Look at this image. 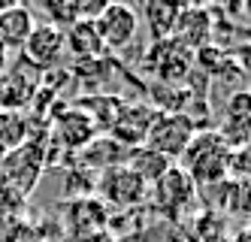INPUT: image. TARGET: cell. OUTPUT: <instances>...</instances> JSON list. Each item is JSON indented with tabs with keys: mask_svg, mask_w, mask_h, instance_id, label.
I'll use <instances>...</instances> for the list:
<instances>
[{
	"mask_svg": "<svg viewBox=\"0 0 251 242\" xmlns=\"http://www.w3.org/2000/svg\"><path fill=\"white\" fill-rule=\"evenodd\" d=\"M248 9H251V0H248Z\"/></svg>",
	"mask_w": 251,
	"mask_h": 242,
	"instance_id": "15",
	"label": "cell"
},
{
	"mask_svg": "<svg viewBox=\"0 0 251 242\" xmlns=\"http://www.w3.org/2000/svg\"><path fill=\"white\" fill-rule=\"evenodd\" d=\"M182 0H149L146 3V18L154 30V36H170L178 27L182 18Z\"/></svg>",
	"mask_w": 251,
	"mask_h": 242,
	"instance_id": "10",
	"label": "cell"
},
{
	"mask_svg": "<svg viewBox=\"0 0 251 242\" xmlns=\"http://www.w3.org/2000/svg\"><path fill=\"white\" fill-rule=\"evenodd\" d=\"M197 136V127L188 115L182 112H167V115H154L149 134H146V142L151 152L164 155L170 161H178L185 155V148L191 145V139Z\"/></svg>",
	"mask_w": 251,
	"mask_h": 242,
	"instance_id": "2",
	"label": "cell"
},
{
	"mask_svg": "<svg viewBox=\"0 0 251 242\" xmlns=\"http://www.w3.org/2000/svg\"><path fill=\"white\" fill-rule=\"evenodd\" d=\"M97 36H100V43L103 49H127L133 43V36L139 30V15L130 3H121V0H112V6L106 9L97 22Z\"/></svg>",
	"mask_w": 251,
	"mask_h": 242,
	"instance_id": "4",
	"label": "cell"
},
{
	"mask_svg": "<svg viewBox=\"0 0 251 242\" xmlns=\"http://www.w3.org/2000/svg\"><path fill=\"white\" fill-rule=\"evenodd\" d=\"M127 166L149 185V188H151V185H157L160 179L167 176V170L173 166V161L164 158V155H157V152H151L149 145H136V148H130Z\"/></svg>",
	"mask_w": 251,
	"mask_h": 242,
	"instance_id": "8",
	"label": "cell"
},
{
	"mask_svg": "<svg viewBox=\"0 0 251 242\" xmlns=\"http://www.w3.org/2000/svg\"><path fill=\"white\" fill-rule=\"evenodd\" d=\"M55 139L64 148H85L94 139V118L88 112H82V109H70L55 124Z\"/></svg>",
	"mask_w": 251,
	"mask_h": 242,
	"instance_id": "7",
	"label": "cell"
},
{
	"mask_svg": "<svg viewBox=\"0 0 251 242\" xmlns=\"http://www.w3.org/2000/svg\"><path fill=\"white\" fill-rule=\"evenodd\" d=\"M6 64H9V54H6L3 49H0V76H3V73H6Z\"/></svg>",
	"mask_w": 251,
	"mask_h": 242,
	"instance_id": "14",
	"label": "cell"
},
{
	"mask_svg": "<svg viewBox=\"0 0 251 242\" xmlns=\"http://www.w3.org/2000/svg\"><path fill=\"white\" fill-rule=\"evenodd\" d=\"M230 163V148L218 134H197L182 155V170L191 182H218Z\"/></svg>",
	"mask_w": 251,
	"mask_h": 242,
	"instance_id": "1",
	"label": "cell"
},
{
	"mask_svg": "<svg viewBox=\"0 0 251 242\" xmlns=\"http://www.w3.org/2000/svg\"><path fill=\"white\" fill-rule=\"evenodd\" d=\"M15 6H22V0H0V12H6V9H15Z\"/></svg>",
	"mask_w": 251,
	"mask_h": 242,
	"instance_id": "13",
	"label": "cell"
},
{
	"mask_svg": "<svg viewBox=\"0 0 251 242\" xmlns=\"http://www.w3.org/2000/svg\"><path fill=\"white\" fill-rule=\"evenodd\" d=\"M112 6V0H70V12L73 22H97V18Z\"/></svg>",
	"mask_w": 251,
	"mask_h": 242,
	"instance_id": "12",
	"label": "cell"
},
{
	"mask_svg": "<svg viewBox=\"0 0 251 242\" xmlns=\"http://www.w3.org/2000/svg\"><path fill=\"white\" fill-rule=\"evenodd\" d=\"M27 142V121L22 112L0 109V158H6L19 145Z\"/></svg>",
	"mask_w": 251,
	"mask_h": 242,
	"instance_id": "11",
	"label": "cell"
},
{
	"mask_svg": "<svg viewBox=\"0 0 251 242\" xmlns=\"http://www.w3.org/2000/svg\"><path fill=\"white\" fill-rule=\"evenodd\" d=\"M33 27H37V18H33V12L25 3L15 6V9L0 12V49L6 54L9 52H22Z\"/></svg>",
	"mask_w": 251,
	"mask_h": 242,
	"instance_id": "6",
	"label": "cell"
},
{
	"mask_svg": "<svg viewBox=\"0 0 251 242\" xmlns=\"http://www.w3.org/2000/svg\"><path fill=\"white\" fill-rule=\"evenodd\" d=\"M64 46L79 54V58H97L103 52V43L97 36V27L91 22H73L67 30H64Z\"/></svg>",
	"mask_w": 251,
	"mask_h": 242,
	"instance_id": "9",
	"label": "cell"
},
{
	"mask_svg": "<svg viewBox=\"0 0 251 242\" xmlns=\"http://www.w3.org/2000/svg\"><path fill=\"white\" fill-rule=\"evenodd\" d=\"M97 191H100V197L109 203V206L130 209V206H136V203L146 200L149 185L142 182L127 163H121V166H109V170H103V173H100Z\"/></svg>",
	"mask_w": 251,
	"mask_h": 242,
	"instance_id": "3",
	"label": "cell"
},
{
	"mask_svg": "<svg viewBox=\"0 0 251 242\" xmlns=\"http://www.w3.org/2000/svg\"><path fill=\"white\" fill-rule=\"evenodd\" d=\"M64 30L58 25H51V22H40L37 27L30 30L27 36V43L22 49V54L33 64V67H40V70H49V67H55L61 58H64Z\"/></svg>",
	"mask_w": 251,
	"mask_h": 242,
	"instance_id": "5",
	"label": "cell"
}]
</instances>
